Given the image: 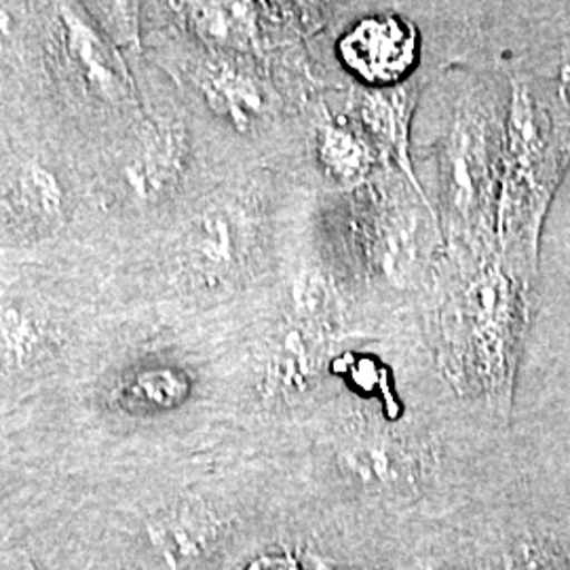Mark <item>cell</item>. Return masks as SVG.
<instances>
[{
	"mask_svg": "<svg viewBox=\"0 0 570 570\" xmlns=\"http://www.w3.org/2000/svg\"><path fill=\"white\" fill-rule=\"evenodd\" d=\"M202 89L209 106L237 127L254 125L265 112L263 87L233 63L212 66L205 72Z\"/></svg>",
	"mask_w": 570,
	"mask_h": 570,
	"instance_id": "cell-10",
	"label": "cell"
},
{
	"mask_svg": "<svg viewBox=\"0 0 570 570\" xmlns=\"http://www.w3.org/2000/svg\"><path fill=\"white\" fill-rule=\"evenodd\" d=\"M0 570H39L23 551H0Z\"/></svg>",
	"mask_w": 570,
	"mask_h": 570,
	"instance_id": "cell-16",
	"label": "cell"
},
{
	"mask_svg": "<svg viewBox=\"0 0 570 570\" xmlns=\"http://www.w3.org/2000/svg\"><path fill=\"white\" fill-rule=\"evenodd\" d=\"M317 155L327 174L338 183L355 184L366 178L372 167V150L351 127L327 121L320 129Z\"/></svg>",
	"mask_w": 570,
	"mask_h": 570,
	"instance_id": "cell-11",
	"label": "cell"
},
{
	"mask_svg": "<svg viewBox=\"0 0 570 570\" xmlns=\"http://www.w3.org/2000/svg\"><path fill=\"white\" fill-rule=\"evenodd\" d=\"M7 30H9V21H7V16L0 11V41H2V37H4Z\"/></svg>",
	"mask_w": 570,
	"mask_h": 570,
	"instance_id": "cell-19",
	"label": "cell"
},
{
	"mask_svg": "<svg viewBox=\"0 0 570 570\" xmlns=\"http://www.w3.org/2000/svg\"><path fill=\"white\" fill-rule=\"evenodd\" d=\"M45 345L41 322L20 305L0 306V353L13 366L28 364Z\"/></svg>",
	"mask_w": 570,
	"mask_h": 570,
	"instance_id": "cell-12",
	"label": "cell"
},
{
	"mask_svg": "<svg viewBox=\"0 0 570 570\" xmlns=\"http://www.w3.org/2000/svg\"><path fill=\"white\" fill-rule=\"evenodd\" d=\"M324 362V338L317 322L296 320L271 348L266 387L273 395H298L313 385Z\"/></svg>",
	"mask_w": 570,
	"mask_h": 570,
	"instance_id": "cell-7",
	"label": "cell"
},
{
	"mask_svg": "<svg viewBox=\"0 0 570 570\" xmlns=\"http://www.w3.org/2000/svg\"><path fill=\"white\" fill-rule=\"evenodd\" d=\"M522 570H570V567H567L564 562H560V560H553V558H548V556H537V558H532L529 560Z\"/></svg>",
	"mask_w": 570,
	"mask_h": 570,
	"instance_id": "cell-17",
	"label": "cell"
},
{
	"mask_svg": "<svg viewBox=\"0 0 570 570\" xmlns=\"http://www.w3.org/2000/svg\"><path fill=\"white\" fill-rule=\"evenodd\" d=\"M419 570H444V569H440V567H435V564H421V567H419Z\"/></svg>",
	"mask_w": 570,
	"mask_h": 570,
	"instance_id": "cell-20",
	"label": "cell"
},
{
	"mask_svg": "<svg viewBox=\"0 0 570 570\" xmlns=\"http://www.w3.org/2000/svg\"><path fill=\"white\" fill-rule=\"evenodd\" d=\"M249 244L252 228L244 209L228 204L212 205L184 235V271L197 282L220 284L244 265Z\"/></svg>",
	"mask_w": 570,
	"mask_h": 570,
	"instance_id": "cell-4",
	"label": "cell"
},
{
	"mask_svg": "<svg viewBox=\"0 0 570 570\" xmlns=\"http://www.w3.org/2000/svg\"><path fill=\"white\" fill-rule=\"evenodd\" d=\"M416 42L406 23L381 18L362 21L343 41L346 63L370 82L400 79L414 61Z\"/></svg>",
	"mask_w": 570,
	"mask_h": 570,
	"instance_id": "cell-6",
	"label": "cell"
},
{
	"mask_svg": "<svg viewBox=\"0 0 570 570\" xmlns=\"http://www.w3.org/2000/svg\"><path fill=\"white\" fill-rule=\"evenodd\" d=\"M247 570H301V562L289 556V553H279V556H261L254 560Z\"/></svg>",
	"mask_w": 570,
	"mask_h": 570,
	"instance_id": "cell-15",
	"label": "cell"
},
{
	"mask_svg": "<svg viewBox=\"0 0 570 570\" xmlns=\"http://www.w3.org/2000/svg\"><path fill=\"white\" fill-rule=\"evenodd\" d=\"M186 157L188 138L183 122H150L134 157L122 169V180L136 199L153 204L178 184Z\"/></svg>",
	"mask_w": 570,
	"mask_h": 570,
	"instance_id": "cell-5",
	"label": "cell"
},
{
	"mask_svg": "<svg viewBox=\"0 0 570 570\" xmlns=\"http://www.w3.org/2000/svg\"><path fill=\"white\" fill-rule=\"evenodd\" d=\"M444 362L459 389L505 410L515 367V298L501 271L473 277L444 308Z\"/></svg>",
	"mask_w": 570,
	"mask_h": 570,
	"instance_id": "cell-1",
	"label": "cell"
},
{
	"mask_svg": "<svg viewBox=\"0 0 570 570\" xmlns=\"http://www.w3.org/2000/svg\"><path fill=\"white\" fill-rule=\"evenodd\" d=\"M490 148L484 121L465 110L456 117L444 144L442 180L450 214L463 226L478 225L490 188Z\"/></svg>",
	"mask_w": 570,
	"mask_h": 570,
	"instance_id": "cell-3",
	"label": "cell"
},
{
	"mask_svg": "<svg viewBox=\"0 0 570 570\" xmlns=\"http://www.w3.org/2000/svg\"><path fill=\"white\" fill-rule=\"evenodd\" d=\"M20 197L26 209L42 220L60 216L63 207V190L56 174L41 164H28L21 169Z\"/></svg>",
	"mask_w": 570,
	"mask_h": 570,
	"instance_id": "cell-14",
	"label": "cell"
},
{
	"mask_svg": "<svg viewBox=\"0 0 570 570\" xmlns=\"http://www.w3.org/2000/svg\"><path fill=\"white\" fill-rule=\"evenodd\" d=\"M225 524L202 501H178L153 513L142 530L146 570H199L216 553Z\"/></svg>",
	"mask_w": 570,
	"mask_h": 570,
	"instance_id": "cell-2",
	"label": "cell"
},
{
	"mask_svg": "<svg viewBox=\"0 0 570 570\" xmlns=\"http://www.w3.org/2000/svg\"><path fill=\"white\" fill-rule=\"evenodd\" d=\"M301 570H334L327 564L326 558L320 556L317 551H306L301 562Z\"/></svg>",
	"mask_w": 570,
	"mask_h": 570,
	"instance_id": "cell-18",
	"label": "cell"
},
{
	"mask_svg": "<svg viewBox=\"0 0 570 570\" xmlns=\"http://www.w3.org/2000/svg\"><path fill=\"white\" fill-rule=\"evenodd\" d=\"M338 465L360 489L376 494L404 492L414 482V459L389 440H355L338 454Z\"/></svg>",
	"mask_w": 570,
	"mask_h": 570,
	"instance_id": "cell-8",
	"label": "cell"
},
{
	"mask_svg": "<svg viewBox=\"0 0 570 570\" xmlns=\"http://www.w3.org/2000/svg\"><path fill=\"white\" fill-rule=\"evenodd\" d=\"M414 106V94L407 89H397L391 94H366L362 96L357 106V117L362 129L376 144V148L400 165L416 188L423 195L421 184L414 178L410 155H407V129H410V115Z\"/></svg>",
	"mask_w": 570,
	"mask_h": 570,
	"instance_id": "cell-9",
	"label": "cell"
},
{
	"mask_svg": "<svg viewBox=\"0 0 570 570\" xmlns=\"http://www.w3.org/2000/svg\"><path fill=\"white\" fill-rule=\"evenodd\" d=\"M193 26L209 41L239 45L252 39V9L247 4H190Z\"/></svg>",
	"mask_w": 570,
	"mask_h": 570,
	"instance_id": "cell-13",
	"label": "cell"
}]
</instances>
